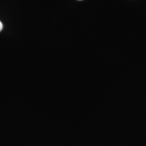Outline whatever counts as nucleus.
<instances>
[{"instance_id": "f257e3e1", "label": "nucleus", "mask_w": 146, "mask_h": 146, "mask_svg": "<svg viewBox=\"0 0 146 146\" xmlns=\"http://www.w3.org/2000/svg\"><path fill=\"white\" fill-rule=\"evenodd\" d=\"M2 29H3V25H2V23H1V22L0 21V31L2 30Z\"/></svg>"}]
</instances>
